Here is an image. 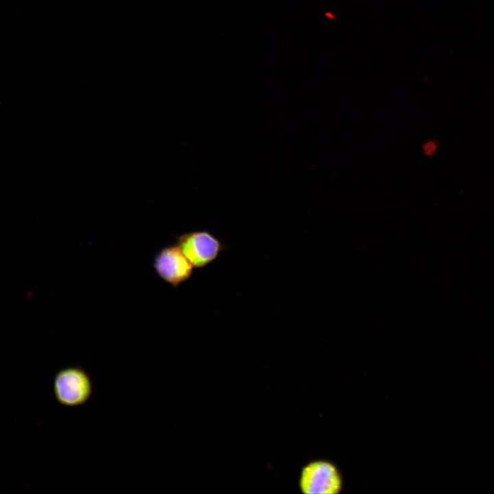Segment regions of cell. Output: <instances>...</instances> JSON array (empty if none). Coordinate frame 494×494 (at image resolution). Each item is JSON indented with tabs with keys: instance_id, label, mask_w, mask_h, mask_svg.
Segmentation results:
<instances>
[{
	"instance_id": "1",
	"label": "cell",
	"mask_w": 494,
	"mask_h": 494,
	"mask_svg": "<svg viewBox=\"0 0 494 494\" xmlns=\"http://www.w3.org/2000/svg\"><path fill=\"white\" fill-rule=\"evenodd\" d=\"M93 392L91 379L82 367L71 366L60 370L54 380V392L62 405L76 407L84 404Z\"/></svg>"
},
{
	"instance_id": "3",
	"label": "cell",
	"mask_w": 494,
	"mask_h": 494,
	"mask_svg": "<svg viewBox=\"0 0 494 494\" xmlns=\"http://www.w3.org/2000/svg\"><path fill=\"white\" fill-rule=\"evenodd\" d=\"M178 246L194 268H201L215 261L226 246L208 231L185 233L177 237Z\"/></svg>"
},
{
	"instance_id": "5",
	"label": "cell",
	"mask_w": 494,
	"mask_h": 494,
	"mask_svg": "<svg viewBox=\"0 0 494 494\" xmlns=\"http://www.w3.org/2000/svg\"><path fill=\"white\" fill-rule=\"evenodd\" d=\"M436 146L435 143L433 142L427 143L423 147L424 152L427 155L432 154L434 152V151L436 150Z\"/></svg>"
},
{
	"instance_id": "2",
	"label": "cell",
	"mask_w": 494,
	"mask_h": 494,
	"mask_svg": "<svg viewBox=\"0 0 494 494\" xmlns=\"http://www.w3.org/2000/svg\"><path fill=\"white\" fill-rule=\"evenodd\" d=\"M299 488L305 494H338L342 489V475L333 462L318 460L301 470Z\"/></svg>"
},
{
	"instance_id": "4",
	"label": "cell",
	"mask_w": 494,
	"mask_h": 494,
	"mask_svg": "<svg viewBox=\"0 0 494 494\" xmlns=\"http://www.w3.org/2000/svg\"><path fill=\"white\" fill-rule=\"evenodd\" d=\"M154 267L158 275L172 286L188 280L194 268L178 245L163 248L156 256Z\"/></svg>"
}]
</instances>
